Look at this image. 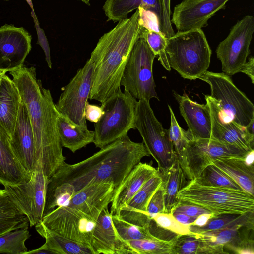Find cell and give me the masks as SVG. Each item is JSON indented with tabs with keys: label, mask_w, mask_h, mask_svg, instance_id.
Here are the masks:
<instances>
[{
	"label": "cell",
	"mask_w": 254,
	"mask_h": 254,
	"mask_svg": "<svg viewBox=\"0 0 254 254\" xmlns=\"http://www.w3.org/2000/svg\"><path fill=\"white\" fill-rule=\"evenodd\" d=\"M178 202L196 205L214 215L254 211V196L244 190L201 185L189 180L178 193ZM177 202V203H178Z\"/></svg>",
	"instance_id": "6"
},
{
	"label": "cell",
	"mask_w": 254,
	"mask_h": 254,
	"mask_svg": "<svg viewBox=\"0 0 254 254\" xmlns=\"http://www.w3.org/2000/svg\"><path fill=\"white\" fill-rule=\"evenodd\" d=\"M171 117V124L168 129L169 138L172 142L174 150L179 159L182 155L190 137L187 131H185L179 126L175 114L168 105Z\"/></svg>",
	"instance_id": "39"
},
{
	"label": "cell",
	"mask_w": 254,
	"mask_h": 254,
	"mask_svg": "<svg viewBox=\"0 0 254 254\" xmlns=\"http://www.w3.org/2000/svg\"><path fill=\"white\" fill-rule=\"evenodd\" d=\"M193 180L203 186L243 190L236 183L212 163L208 165L199 177Z\"/></svg>",
	"instance_id": "34"
},
{
	"label": "cell",
	"mask_w": 254,
	"mask_h": 254,
	"mask_svg": "<svg viewBox=\"0 0 254 254\" xmlns=\"http://www.w3.org/2000/svg\"><path fill=\"white\" fill-rule=\"evenodd\" d=\"M26 226L8 231L0 236V253L25 254L28 251L25 242L31 236Z\"/></svg>",
	"instance_id": "33"
},
{
	"label": "cell",
	"mask_w": 254,
	"mask_h": 254,
	"mask_svg": "<svg viewBox=\"0 0 254 254\" xmlns=\"http://www.w3.org/2000/svg\"><path fill=\"white\" fill-rule=\"evenodd\" d=\"M25 105L31 124L35 163L50 178L65 162L57 126L59 115L49 89L36 78V68L22 66L9 72ZM35 165V166H36Z\"/></svg>",
	"instance_id": "1"
},
{
	"label": "cell",
	"mask_w": 254,
	"mask_h": 254,
	"mask_svg": "<svg viewBox=\"0 0 254 254\" xmlns=\"http://www.w3.org/2000/svg\"><path fill=\"white\" fill-rule=\"evenodd\" d=\"M141 29L137 9L100 38L89 59L94 64L89 99L102 103L121 88L124 70Z\"/></svg>",
	"instance_id": "3"
},
{
	"label": "cell",
	"mask_w": 254,
	"mask_h": 254,
	"mask_svg": "<svg viewBox=\"0 0 254 254\" xmlns=\"http://www.w3.org/2000/svg\"><path fill=\"white\" fill-rule=\"evenodd\" d=\"M103 114V111L101 106L91 104L88 102L86 103L84 110V115L86 120L97 123Z\"/></svg>",
	"instance_id": "47"
},
{
	"label": "cell",
	"mask_w": 254,
	"mask_h": 254,
	"mask_svg": "<svg viewBox=\"0 0 254 254\" xmlns=\"http://www.w3.org/2000/svg\"><path fill=\"white\" fill-rule=\"evenodd\" d=\"M165 51L170 67L185 79H199L209 66L212 52L201 29L167 38Z\"/></svg>",
	"instance_id": "5"
},
{
	"label": "cell",
	"mask_w": 254,
	"mask_h": 254,
	"mask_svg": "<svg viewBox=\"0 0 254 254\" xmlns=\"http://www.w3.org/2000/svg\"><path fill=\"white\" fill-rule=\"evenodd\" d=\"M174 240L168 241L162 240L140 239L126 242L128 245L131 254H173Z\"/></svg>",
	"instance_id": "35"
},
{
	"label": "cell",
	"mask_w": 254,
	"mask_h": 254,
	"mask_svg": "<svg viewBox=\"0 0 254 254\" xmlns=\"http://www.w3.org/2000/svg\"><path fill=\"white\" fill-rule=\"evenodd\" d=\"M37 232L45 239L40 247L53 254H93L91 249L84 245L52 231L41 222L35 226Z\"/></svg>",
	"instance_id": "27"
},
{
	"label": "cell",
	"mask_w": 254,
	"mask_h": 254,
	"mask_svg": "<svg viewBox=\"0 0 254 254\" xmlns=\"http://www.w3.org/2000/svg\"><path fill=\"white\" fill-rule=\"evenodd\" d=\"M171 213L177 221L185 225L194 224L198 218V217H190L184 213L178 212L173 211Z\"/></svg>",
	"instance_id": "50"
},
{
	"label": "cell",
	"mask_w": 254,
	"mask_h": 254,
	"mask_svg": "<svg viewBox=\"0 0 254 254\" xmlns=\"http://www.w3.org/2000/svg\"><path fill=\"white\" fill-rule=\"evenodd\" d=\"M147 212L150 219L158 213L164 212L163 190L162 185L151 197L147 205Z\"/></svg>",
	"instance_id": "44"
},
{
	"label": "cell",
	"mask_w": 254,
	"mask_h": 254,
	"mask_svg": "<svg viewBox=\"0 0 254 254\" xmlns=\"http://www.w3.org/2000/svg\"><path fill=\"white\" fill-rule=\"evenodd\" d=\"M77 0L81 1L88 5H90V1L91 0Z\"/></svg>",
	"instance_id": "52"
},
{
	"label": "cell",
	"mask_w": 254,
	"mask_h": 254,
	"mask_svg": "<svg viewBox=\"0 0 254 254\" xmlns=\"http://www.w3.org/2000/svg\"><path fill=\"white\" fill-rule=\"evenodd\" d=\"M142 31L145 40L154 54L159 56L162 65L168 71L171 70L165 51L167 45V37L162 32L148 31L142 27Z\"/></svg>",
	"instance_id": "37"
},
{
	"label": "cell",
	"mask_w": 254,
	"mask_h": 254,
	"mask_svg": "<svg viewBox=\"0 0 254 254\" xmlns=\"http://www.w3.org/2000/svg\"><path fill=\"white\" fill-rule=\"evenodd\" d=\"M210 87V96L237 124L246 127L254 119V106L224 73L205 71L199 78Z\"/></svg>",
	"instance_id": "10"
},
{
	"label": "cell",
	"mask_w": 254,
	"mask_h": 254,
	"mask_svg": "<svg viewBox=\"0 0 254 254\" xmlns=\"http://www.w3.org/2000/svg\"><path fill=\"white\" fill-rule=\"evenodd\" d=\"M212 164L254 196V151L244 156L219 158Z\"/></svg>",
	"instance_id": "22"
},
{
	"label": "cell",
	"mask_w": 254,
	"mask_h": 254,
	"mask_svg": "<svg viewBox=\"0 0 254 254\" xmlns=\"http://www.w3.org/2000/svg\"><path fill=\"white\" fill-rule=\"evenodd\" d=\"M113 226L123 241L150 239L159 240L152 236L147 227L138 226L124 220L117 214L112 215Z\"/></svg>",
	"instance_id": "36"
},
{
	"label": "cell",
	"mask_w": 254,
	"mask_h": 254,
	"mask_svg": "<svg viewBox=\"0 0 254 254\" xmlns=\"http://www.w3.org/2000/svg\"><path fill=\"white\" fill-rule=\"evenodd\" d=\"M249 153L212 138L190 139L178 159L187 178L191 180L199 177L208 165L219 158L244 156Z\"/></svg>",
	"instance_id": "11"
},
{
	"label": "cell",
	"mask_w": 254,
	"mask_h": 254,
	"mask_svg": "<svg viewBox=\"0 0 254 254\" xmlns=\"http://www.w3.org/2000/svg\"><path fill=\"white\" fill-rule=\"evenodd\" d=\"M93 72L94 64L88 59L64 87L55 104L59 113L75 124L87 126L84 110L89 98Z\"/></svg>",
	"instance_id": "14"
},
{
	"label": "cell",
	"mask_w": 254,
	"mask_h": 254,
	"mask_svg": "<svg viewBox=\"0 0 254 254\" xmlns=\"http://www.w3.org/2000/svg\"><path fill=\"white\" fill-rule=\"evenodd\" d=\"M162 183V177L158 171L148 180L139 191L115 214L131 224L147 227L150 220L147 212V205Z\"/></svg>",
	"instance_id": "20"
},
{
	"label": "cell",
	"mask_w": 254,
	"mask_h": 254,
	"mask_svg": "<svg viewBox=\"0 0 254 254\" xmlns=\"http://www.w3.org/2000/svg\"><path fill=\"white\" fill-rule=\"evenodd\" d=\"M254 212H251L242 214L213 215L202 225H189L188 226L191 232L201 233L233 227H245L254 230Z\"/></svg>",
	"instance_id": "30"
},
{
	"label": "cell",
	"mask_w": 254,
	"mask_h": 254,
	"mask_svg": "<svg viewBox=\"0 0 254 254\" xmlns=\"http://www.w3.org/2000/svg\"><path fill=\"white\" fill-rule=\"evenodd\" d=\"M49 179L37 164L30 179L16 185L4 186L11 200L27 216L30 227L42 220Z\"/></svg>",
	"instance_id": "12"
},
{
	"label": "cell",
	"mask_w": 254,
	"mask_h": 254,
	"mask_svg": "<svg viewBox=\"0 0 254 254\" xmlns=\"http://www.w3.org/2000/svg\"><path fill=\"white\" fill-rule=\"evenodd\" d=\"M254 230L245 228L242 231L240 236L232 242L227 245L225 251L230 253L237 254H254V240L251 238L249 233L251 231Z\"/></svg>",
	"instance_id": "41"
},
{
	"label": "cell",
	"mask_w": 254,
	"mask_h": 254,
	"mask_svg": "<svg viewBox=\"0 0 254 254\" xmlns=\"http://www.w3.org/2000/svg\"><path fill=\"white\" fill-rule=\"evenodd\" d=\"M231 0H184L174 8L171 19L177 32L201 29Z\"/></svg>",
	"instance_id": "15"
},
{
	"label": "cell",
	"mask_w": 254,
	"mask_h": 254,
	"mask_svg": "<svg viewBox=\"0 0 254 254\" xmlns=\"http://www.w3.org/2000/svg\"><path fill=\"white\" fill-rule=\"evenodd\" d=\"M254 32V17L244 16L231 28L227 37L218 45L216 53L222 70L228 75L240 72L250 53Z\"/></svg>",
	"instance_id": "13"
},
{
	"label": "cell",
	"mask_w": 254,
	"mask_h": 254,
	"mask_svg": "<svg viewBox=\"0 0 254 254\" xmlns=\"http://www.w3.org/2000/svg\"><path fill=\"white\" fill-rule=\"evenodd\" d=\"M240 72L247 75L251 79L252 83H254V58L253 56L249 58L248 61H246Z\"/></svg>",
	"instance_id": "49"
},
{
	"label": "cell",
	"mask_w": 254,
	"mask_h": 254,
	"mask_svg": "<svg viewBox=\"0 0 254 254\" xmlns=\"http://www.w3.org/2000/svg\"><path fill=\"white\" fill-rule=\"evenodd\" d=\"M6 72L3 71H0V83L2 77L6 74Z\"/></svg>",
	"instance_id": "53"
},
{
	"label": "cell",
	"mask_w": 254,
	"mask_h": 254,
	"mask_svg": "<svg viewBox=\"0 0 254 254\" xmlns=\"http://www.w3.org/2000/svg\"><path fill=\"white\" fill-rule=\"evenodd\" d=\"M21 101L16 85L5 74L0 83V124L9 138L15 126Z\"/></svg>",
	"instance_id": "25"
},
{
	"label": "cell",
	"mask_w": 254,
	"mask_h": 254,
	"mask_svg": "<svg viewBox=\"0 0 254 254\" xmlns=\"http://www.w3.org/2000/svg\"><path fill=\"white\" fill-rule=\"evenodd\" d=\"M244 228L233 227L197 233L202 242L203 254H226V246L237 239Z\"/></svg>",
	"instance_id": "31"
},
{
	"label": "cell",
	"mask_w": 254,
	"mask_h": 254,
	"mask_svg": "<svg viewBox=\"0 0 254 254\" xmlns=\"http://www.w3.org/2000/svg\"><path fill=\"white\" fill-rule=\"evenodd\" d=\"M135 127L139 131L147 150L156 161L158 170L169 168L178 158L168 129L157 119L149 101L138 100L136 107Z\"/></svg>",
	"instance_id": "9"
},
{
	"label": "cell",
	"mask_w": 254,
	"mask_h": 254,
	"mask_svg": "<svg viewBox=\"0 0 254 254\" xmlns=\"http://www.w3.org/2000/svg\"><path fill=\"white\" fill-rule=\"evenodd\" d=\"M6 0V1H7V0Z\"/></svg>",
	"instance_id": "55"
},
{
	"label": "cell",
	"mask_w": 254,
	"mask_h": 254,
	"mask_svg": "<svg viewBox=\"0 0 254 254\" xmlns=\"http://www.w3.org/2000/svg\"><path fill=\"white\" fill-rule=\"evenodd\" d=\"M151 219L159 226L178 235L192 233L190 230L188 225L180 223L171 213H158L153 216Z\"/></svg>",
	"instance_id": "40"
},
{
	"label": "cell",
	"mask_w": 254,
	"mask_h": 254,
	"mask_svg": "<svg viewBox=\"0 0 254 254\" xmlns=\"http://www.w3.org/2000/svg\"><path fill=\"white\" fill-rule=\"evenodd\" d=\"M90 249L93 254H131L127 243L116 232L108 206L101 212L92 231Z\"/></svg>",
	"instance_id": "19"
},
{
	"label": "cell",
	"mask_w": 254,
	"mask_h": 254,
	"mask_svg": "<svg viewBox=\"0 0 254 254\" xmlns=\"http://www.w3.org/2000/svg\"><path fill=\"white\" fill-rule=\"evenodd\" d=\"M14 154L9 136L0 124V184L16 185L31 178Z\"/></svg>",
	"instance_id": "24"
},
{
	"label": "cell",
	"mask_w": 254,
	"mask_h": 254,
	"mask_svg": "<svg viewBox=\"0 0 254 254\" xmlns=\"http://www.w3.org/2000/svg\"><path fill=\"white\" fill-rule=\"evenodd\" d=\"M173 211L182 213L194 217L212 214L209 210L200 206L183 202H178L172 212Z\"/></svg>",
	"instance_id": "45"
},
{
	"label": "cell",
	"mask_w": 254,
	"mask_h": 254,
	"mask_svg": "<svg viewBox=\"0 0 254 254\" xmlns=\"http://www.w3.org/2000/svg\"><path fill=\"white\" fill-rule=\"evenodd\" d=\"M211 119L210 138L239 148L247 152L254 151V135L246 127L235 123L222 111L216 101L209 95H205Z\"/></svg>",
	"instance_id": "16"
},
{
	"label": "cell",
	"mask_w": 254,
	"mask_h": 254,
	"mask_svg": "<svg viewBox=\"0 0 254 254\" xmlns=\"http://www.w3.org/2000/svg\"><path fill=\"white\" fill-rule=\"evenodd\" d=\"M26 0L28 3V4L30 5V6H31V7L32 9V10L33 11V5H32V0Z\"/></svg>",
	"instance_id": "54"
},
{
	"label": "cell",
	"mask_w": 254,
	"mask_h": 254,
	"mask_svg": "<svg viewBox=\"0 0 254 254\" xmlns=\"http://www.w3.org/2000/svg\"><path fill=\"white\" fill-rule=\"evenodd\" d=\"M147 227L150 233L159 240L171 241L179 236L159 226L152 219H150Z\"/></svg>",
	"instance_id": "46"
},
{
	"label": "cell",
	"mask_w": 254,
	"mask_h": 254,
	"mask_svg": "<svg viewBox=\"0 0 254 254\" xmlns=\"http://www.w3.org/2000/svg\"><path fill=\"white\" fill-rule=\"evenodd\" d=\"M115 191L113 183H91L64 205L45 215L41 222L52 231L90 248L92 231L102 210L111 203Z\"/></svg>",
	"instance_id": "4"
},
{
	"label": "cell",
	"mask_w": 254,
	"mask_h": 254,
	"mask_svg": "<svg viewBox=\"0 0 254 254\" xmlns=\"http://www.w3.org/2000/svg\"><path fill=\"white\" fill-rule=\"evenodd\" d=\"M174 95L188 125L190 139L210 138L211 119L208 105L193 101L186 93L180 95L174 92Z\"/></svg>",
	"instance_id": "21"
},
{
	"label": "cell",
	"mask_w": 254,
	"mask_h": 254,
	"mask_svg": "<svg viewBox=\"0 0 254 254\" xmlns=\"http://www.w3.org/2000/svg\"><path fill=\"white\" fill-rule=\"evenodd\" d=\"M173 254H203V245L197 233L179 235L174 241Z\"/></svg>",
	"instance_id": "38"
},
{
	"label": "cell",
	"mask_w": 254,
	"mask_h": 254,
	"mask_svg": "<svg viewBox=\"0 0 254 254\" xmlns=\"http://www.w3.org/2000/svg\"><path fill=\"white\" fill-rule=\"evenodd\" d=\"M137 9L139 11V22L142 27L148 31L162 32L159 19L156 13L142 7H139Z\"/></svg>",
	"instance_id": "42"
},
{
	"label": "cell",
	"mask_w": 254,
	"mask_h": 254,
	"mask_svg": "<svg viewBox=\"0 0 254 254\" xmlns=\"http://www.w3.org/2000/svg\"><path fill=\"white\" fill-rule=\"evenodd\" d=\"M139 7L154 11L159 21L161 15V0H106L103 9L107 21L114 22L127 18L128 14Z\"/></svg>",
	"instance_id": "28"
},
{
	"label": "cell",
	"mask_w": 254,
	"mask_h": 254,
	"mask_svg": "<svg viewBox=\"0 0 254 254\" xmlns=\"http://www.w3.org/2000/svg\"><path fill=\"white\" fill-rule=\"evenodd\" d=\"M254 119L252 120L250 123L246 127L247 131L251 135H254Z\"/></svg>",
	"instance_id": "51"
},
{
	"label": "cell",
	"mask_w": 254,
	"mask_h": 254,
	"mask_svg": "<svg viewBox=\"0 0 254 254\" xmlns=\"http://www.w3.org/2000/svg\"><path fill=\"white\" fill-rule=\"evenodd\" d=\"M137 101L128 91L120 88L101 103L103 114L94 124V144L102 148L135 129Z\"/></svg>",
	"instance_id": "7"
},
{
	"label": "cell",
	"mask_w": 254,
	"mask_h": 254,
	"mask_svg": "<svg viewBox=\"0 0 254 254\" xmlns=\"http://www.w3.org/2000/svg\"><path fill=\"white\" fill-rule=\"evenodd\" d=\"M37 29L38 40L37 44H39L43 49L45 55V59L47 62L48 67L52 68V62L51 60L50 51L49 43L44 31L39 27L38 25Z\"/></svg>",
	"instance_id": "48"
},
{
	"label": "cell",
	"mask_w": 254,
	"mask_h": 254,
	"mask_svg": "<svg viewBox=\"0 0 254 254\" xmlns=\"http://www.w3.org/2000/svg\"><path fill=\"white\" fill-rule=\"evenodd\" d=\"M149 156L143 142L132 141L127 134L82 161L65 162L48 182L68 183L74 194L91 183L103 182L113 183L116 190L133 168Z\"/></svg>",
	"instance_id": "2"
},
{
	"label": "cell",
	"mask_w": 254,
	"mask_h": 254,
	"mask_svg": "<svg viewBox=\"0 0 254 254\" xmlns=\"http://www.w3.org/2000/svg\"><path fill=\"white\" fill-rule=\"evenodd\" d=\"M159 172L162 179L164 212L171 213L178 202V193L187 183V177L178 158L169 168Z\"/></svg>",
	"instance_id": "29"
},
{
	"label": "cell",
	"mask_w": 254,
	"mask_h": 254,
	"mask_svg": "<svg viewBox=\"0 0 254 254\" xmlns=\"http://www.w3.org/2000/svg\"><path fill=\"white\" fill-rule=\"evenodd\" d=\"M26 226H29L27 216L17 208L7 191L0 189V236Z\"/></svg>",
	"instance_id": "32"
},
{
	"label": "cell",
	"mask_w": 254,
	"mask_h": 254,
	"mask_svg": "<svg viewBox=\"0 0 254 254\" xmlns=\"http://www.w3.org/2000/svg\"><path fill=\"white\" fill-rule=\"evenodd\" d=\"M9 141L16 158L31 177L36 165L34 137L28 111L22 100Z\"/></svg>",
	"instance_id": "18"
},
{
	"label": "cell",
	"mask_w": 254,
	"mask_h": 254,
	"mask_svg": "<svg viewBox=\"0 0 254 254\" xmlns=\"http://www.w3.org/2000/svg\"><path fill=\"white\" fill-rule=\"evenodd\" d=\"M57 126L62 146L72 153L94 142V131L89 130L87 126L72 123L60 114L57 118Z\"/></svg>",
	"instance_id": "26"
},
{
	"label": "cell",
	"mask_w": 254,
	"mask_h": 254,
	"mask_svg": "<svg viewBox=\"0 0 254 254\" xmlns=\"http://www.w3.org/2000/svg\"><path fill=\"white\" fill-rule=\"evenodd\" d=\"M155 57L141 29L120 82V85L124 87V90L129 92L136 99H145L148 101L153 98L159 99L153 76V64Z\"/></svg>",
	"instance_id": "8"
},
{
	"label": "cell",
	"mask_w": 254,
	"mask_h": 254,
	"mask_svg": "<svg viewBox=\"0 0 254 254\" xmlns=\"http://www.w3.org/2000/svg\"><path fill=\"white\" fill-rule=\"evenodd\" d=\"M31 40L23 27L8 24L0 27V71L10 72L23 66L31 50Z\"/></svg>",
	"instance_id": "17"
},
{
	"label": "cell",
	"mask_w": 254,
	"mask_h": 254,
	"mask_svg": "<svg viewBox=\"0 0 254 254\" xmlns=\"http://www.w3.org/2000/svg\"><path fill=\"white\" fill-rule=\"evenodd\" d=\"M158 172L157 169L149 164L140 162L136 165L115 190L111 203L110 213L116 214L139 191L143 185Z\"/></svg>",
	"instance_id": "23"
},
{
	"label": "cell",
	"mask_w": 254,
	"mask_h": 254,
	"mask_svg": "<svg viewBox=\"0 0 254 254\" xmlns=\"http://www.w3.org/2000/svg\"><path fill=\"white\" fill-rule=\"evenodd\" d=\"M171 0H161V15L160 25L161 32L167 38L175 34L171 21Z\"/></svg>",
	"instance_id": "43"
}]
</instances>
